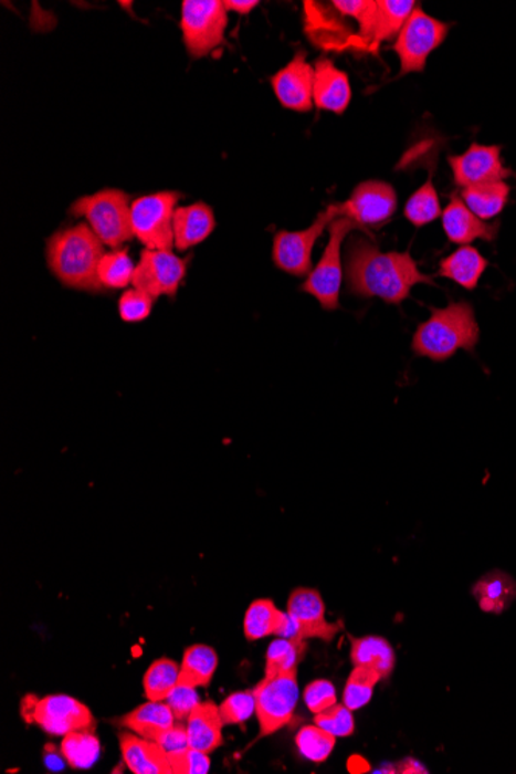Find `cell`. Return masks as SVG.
<instances>
[{
	"mask_svg": "<svg viewBox=\"0 0 516 774\" xmlns=\"http://www.w3.org/2000/svg\"><path fill=\"white\" fill-rule=\"evenodd\" d=\"M215 229L212 209L204 203L177 208L173 216L175 247L178 251H188L208 239Z\"/></svg>",
	"mask_w": 516,
	"mask_h": 774,
	"instance_id": "23",
	"label": "cell"
},
{
	"mask_svg": "<svg viewBox=\"0 0 516 774\" xmlns=\"http://www.w3.org/2000/svg\"><path fill=\"white\" fill-rule=\"evenodd\" d=\"M228 10L220 0H185L181 30L186 50L193 60L208 56L224 42Z\"/></svg>",
	"mask_w": 516,
	"mask_h": 774,
	"instance_id": "7",
	"label": "cell"
},
{
	"mask_svg": "<svg viewBox=\"0 0 516 774\" xmlns=\"http://www.w3.org/2000/svg\"><path fill=\"white\" fill-rule=\"evenodd\" d=\"M347 19L333 2H305L306 36L324 52H362L359 34L348 25Z\"/></svg>",
	"mask_w": 516,
	"mask_h": 774,
	"instance_id": "12",
	"label": "cell"
},
{
	"mask_svg": "<svg viewBox=\"0 0 516 774\" xmlns=\"http://www.w3.org/2000/svg\"><path fill=\"white\" fill-rule=\"evenodd\" d=\"M351 101V85L347 73L333 64L328 57H320L314 65V106L343 115Z\"/></svg>",
	"mask_w": 516,
	"mask_h": 774,
	"instance_id": "19",
	"label": "cell"
},
{
	"mask_svg": "<svg viewBox=\"0 0 516 774\" xmlns=\"http://www.w3.org/2000/svg\"><path fill=\"white\" fill-rule=\"evenodd\" d=\"M286 613L293 621L294 639L331 641L344 629L340 621L333 624L327 620L324 598L319 590L312 587L294 589L289 595Z\"/></svg>",
	"mask_w": 516,
	"mask_h": 774,
	"instance_id": "15",
	"label": "cell"
},
{
	"mask_svg": "<svg viewBox=\"0 0 516 774\" xmlns=\"http://www.w3.org/2000/svg\"><path fill=\"white\" fill-rule=\"evenodd\" d=\"M188 726L189 746L211 754L223 745L224 722L221 719L220 707L213 700H206L192 711L186 721Z\"/></svg>",
	"mask_w": 516,
	"mask_h": 774,
	"instance_id": "22",
	"label": "cell"
},
{
	"mask_svg": "<svg viewBox=\"0 0 516 774\" xmlns=\"http://www.w3.org/2000/svg\"><path fill=\"white\" fill-rule=\"evenodd\" d=\"M398 196L386 181L360 182L344 203V217L355 220L364 231L378 229L394 216Z\"/></svg>",
	"mask_w": 516,
	"mask_h": 774,
	"instance_id": "16",
	"label": "cell"
},
{
	"mask_svg": "<svg viewBox=\"0 0 516 774\" xmlns=\"http://www.w3.org/2000/svg\"><path fill=\"white\" fill-rule=\"evenodd\" d=\"M157 744H160L166 752H177V750L186 749L189 745L188 726L186 722H175L166 733H162L157 739Z\"/></svg>",
	"mask_w": 516,
	"mask_h": 774,
	"instance_id": "45",
	"label": "cell"
},
{
	"mask_svg": "<svg viewBox=\"0 0 516 774\" xmlns=\"http://www.w3.org/2000/svg\"><path fill=\"white\" fill-rule=\"evenodd\" d=\"M243 634L248 641H257L267 636L294 639L293 621L288 613H283L270 598H259L251 603L243 618Z\"/></svg>",
	"mask_w": 516,
	"mask_h": 774,
	"instance_id": "21",
	"label": "cell"
},
{
	"mask_svg": "<svg viewBox=\"0 0 516 774\" xmlns=\"http://www.w3.org/2000/svg\"><path fill=\"white\" fill-rule=\"evenodd\" d=\"M418 6L413 0H379L368 53H378L380 44L398 38Z\"/></svg>",
	"mask_w": 516,
	"mask_h": 774,
	"instance_id": "25",
	"label": "cell"
},
{
	"mask_svg": "<svg viewBox=\"0 0 516 774\" xmlns=\"http://www.w3.org/2000/svg\"><path fill=\"white\" fill-rule=\"evenodd\" d=\"M219 707L224 726L243 725L255 714L254 692L252 690L232 692Z\"/></svg>",
	"mask_w": 516,
	"mask_h": 774,
	"instance_id": "39",
	"label": "cell"
},
{
	"mask_svg": "<svg viewBox=\"0 0 516 774\" xmlns=\"http://www.w3.org/2000/svg\"><path fill=\"white\" fill-rule=\"evenodd\" d=\"M403 216L417 228H424L425 224L440 219L442 216L441 201L438 190L434 188L433 172H430L429 180L409 198Z\"/></svg>",
	"mask_w": 516,
	"mask_h": 774,
	"instance_id": "33",
	"label": "cell"
},
{
	"mask_svg": "<svg viewBox=\"0 0 516 774\" xmlns=\"http://www.w3.org/2000/svg\"><path fill=\"white\" fill-rule=\"evenodd\" d=\"M188 263L189 259H181L172 251L145 249L135 268L131 285L152 295L154 299L160 295H169L173 299L186 278Z\"/></svg>",
	"mask_w": 516,
	"mask_h": 774,
	"instance_id": "13",
	"label": "cell"
},
{
	"mask_svg": "<svg viewBox=\"0 0 516 774\" xmlns=\"http://www.w3.org/2000/svg\"><path fill=\"white\" fill-rule=\"evenodd\" d=\"M314 723L336 738H348L355 733V715L344 703H336L324 713L314 714Z\"/></svg>",
	"mask_w": 516,
	"mask_h": 774,
	"instance_id": "40",
	"label": "cell"
},
{
	"mask_svg": "<svg viewBox=\"0 0 516 774\" xmlns=\"http://www.w3.org/2000/svg\"><path fill=\"white\" fill-rule=\"evenodd\" d=\"M298 669L275 677H263L252 692L255 698V715L260 726V738L271 736L293 722L301 698Z\"/></svg>",
	"mask_w": 516,
	"mask_h": 774,
	"instance_id": "6",
	"label": "cell"
},
{
	"mask_svg": "<svg viewBox=\"0 0 516 774\" xmlns=\"http://www.w3.org/2000/svg\"><path fill=\"white\" fill-rule=\"evenodd\" d=\"M75 217H84L103 244L119 248L134 237L130 198L123 190L104 189L80 198L70 208Z\"/></svg>",
	"mask_w": 516,
	"mask_h": 774,
	"instance_id": "4",
	"label": "cell"
},
{
	"mask_svg": "<svg viewBox=\"0 0 516 774\" xmlns=\"http://www.w3.org/2000/svg\"><path fill=\"white\" fill-rule=\"evenodd\" d=\"M219 668V655L209 645H192L186 649L180 665L178 683L188 687H209Z\"/></svg>",
	"mask_w": 516,
	"mask_h": 774,
	"instance_id": "30",
	"label": "cell"
},
{
	"mask_svg": "<svg viewBox=\"0 0 516 774\" xmlns=\"http://www.w3.org/2000/svg\"><path fill=\"white\" fill-rule=\"evenodd\" d=\"M61 754L72 768H91L99 760V739L95 731H72L62 736Z\"/></svg>",
	"mask_w": 516,
	"mask_h": 774,
	"instance_id": "31",
	"label": "cell"
},
{
	"mask_svg": "<svg viewBox=\"0 0 516 774\" xmlns=\"http://www.w3.org/2000/svg\"><path fill=\"white\" fill-rule=\"evenodd\" d=\"M175 722L177 719H175L172 708L166 700L162 702L149 700V702L131 710L130 713L123 715L118 723L123 729H127L138 736L157 741L162 733L175 725Z\"/></svg>",
	"mask_w": 516,
	"mask_h": 774,
	"instance_id": "24",
	"label": "cell"
},
{
	"mask_svg": "<svg viewBox=\"0 0 516 774\" xmlns=\"http://www.w3.org/2000/svg\"><path fill=\"white\" fill-rule=\"evenodd\" d=\"M502 146H481L473 143L464 154L447 158L457 188H473L486 182L506 181L514 172L504 165Z\"/></svg>",
	"mask_w": 516,
	"mask_h": 774,
	"instance_id": "14",
	"label": "cell"
},
{
	"mask_svg": "<svg viewBox=\"0 0 516 774\" xmlns=\"http://www.w3.org/2000/svg\"><path fill=\"white\" fill-rule=\"evenodd\" d=\"M178 677H180V665L175 660L168 657L155 660L143 677L146 698L154 702L168 699L170 691L178 684Z\"/></svg>",
	"mask_w": 516,
	"mask_h": 774,
	"instance_id": "34",
	"label": "cell"
},
{
	"mask_svg": "<svg viewBox=\"0 0 516 774\" xmlns=\"http://www.w3.org/2000/svg\"><path fill=\"white\" fill-rule=\"evenodd\" d=\"M339 217H344V203L329 205L304 231L275 233L273 247L275 266L294 278H308L313 271V251L317 240Z\"/></svg>",
	"mask_w": 516,
	"mask_h": 774,
	"instance_id": "9",
	"label": "cell"
},
{
	"mask_svg": "<svg viewBox=\"0 0 516 774\" xmlns=\"http://www.w3.org/2000/svg\"><path fill=\"white\" fill-rule=\"evenodd\" d=\"M30 699L31 705L23 703L21 713L46 734L65 736L72 731H96L98 726L91 708L72 695L50 694L41 699L30 695Z\"/></svg>",
	"mask_w": 516,
	"mask_h": 774,
	"instance_id": "11",
	"label": "cell"
},
{
	"mask_svg": "<svg viewBox=\"0 0 516 774\" xmlns=\"http://www.w3.org/2000/svg\"><path fill=\"white\" fill-rule=\"evenodd\" d=\"M480 337L478 321L471 303L452 302L445 308H432L429 321L418 326L411 348L419 357L444 362L460 349L473 352Z\"/></svg>",
	"mask_w": 516,
	"mask_h": 774,
	"instance_id": "3",
	"label": "cell"
},
{
	"mask_svg": "<svg viewBox=\"0 0 516 774\" xmlns=\"http://www.w3.org/2000/svg\"><path fill=\"white\" fill-rule=\"evenodd\" d=\"M351 662L355 667L375 669L382 680L388 679L396 667V652L390 641L380 636L351 637Z\"/></svg>",
	"mask_w": 516,
	"mask_h": 774,
	"instance_id": "28",
	"label": "cell"
},
{
	"mask_svg": "<svg viewBox=\"0 0 516 774\" xmlns=\"http://www.w3.org/2000/svg\"><path fill=\"white\" fill-rule=\"evenodd\" d=\"M181 197L180 192L166 190L137 198L131 203V231L146 249L172 251L173 216Z\"/></svg>",
	"mask_w": 516,
	"mask_h": 774,
	"instance_id": "10",
	"label": "cell"
},
{
	"mask_svg": "<svg viewBox=\"0 0 516 774\" xmlns=\"http://www.w3.org/2000/svg\"><path fill=\"white\" fill-rule=\"evenodd\" d=\"M306 707L313 714L324 713L325 710L336 705V687L329 680L319 679L306 684L304 691Z\"/></svg>",
	"mask_w": 516,
	"mask_h": 774,
	"instance_id": "43",
	"label": "cell"
},
{
	"mask_svg": "<svg viewBox=\"0 0 516 774\" xmlns=\"http://www.w3.org/2000/svg\"><path fill=\"white\" fill-rule=\"evenodd\" d=\"M275 96L289 111L308 113L314 107V67L298 52L281 72L271 77Z\"/></svg>",
	"mask_w": 516,
	"mask_h": 774,
	"instance_id": "17",
	"label": "cell"
},
{
	"mask_svg": "<svg viewBox=\"0 0 516 774\" xmlns=\"http://www.w3.org/2000/svg\"><path fill=\"white\" fill-rule=\"evenodd\" d=\"M169 762L173 774H208L211 770L209 754L189 745L177 752H170Z\"/></svg>",
	"mask_w": 516,
	"mask_h": 774,
	"instance_id": "42",
	"label": "cell"
},
{
	"mask_svg": "<svg viewBox=\"0 0 516 774\" xmlns=\"http://www.w3.org/2000/svg\"><path fill=\"white\" fill-rule=\"evenodd\" d=\"M355 229L362 228L348 217H339L329 224V240L324 255L302 285V291L314 295L324 310H339L340 287L344 280V240Z\"/></svg>",
	"mask_w": 516,
	"mask_h": 774,
	"instance_id": "5",
	"label": "cell"
},
{
	"mask_svg": "<svg viewBox=\"0 0 516 774\" xmlns=\"http://www.w3.org/2000/svg\"><path fill=\"white\" fill-rule=\"evenodd\" d=\"M472 594L484 613L503 614L516 600V582L506 572L491 571L475 583Z\"/></svg>",
	"mask_w": 516,
	"mask_h": 774,
	"instance_id": "26",
	"label": "cell"
},
{
	"mask_svg": "<svg viewBox=\"0 0 516 774\" xmlns=\"http://www.w3.org/2000/svg\"><path fill=\"white\" fill-rule=\"evenodd\" d=\"M155 299L152 295L135 290L126 291L119 299L118 310L119 316L127 324H138L146 321L152 313Z\"/></svg>",
	"mask_w": 516,
	"mask_h": 774,
	"instance_id": "41",
	"label": "cell"
},
{
	"mask_svg": "<svg viewBox=\"0 0 516 774\" xmlns=\"http://www.w3.org/2000/svg\"><path fill=\"white\" fill-rule=\"evenodd\" d=\"M124 764L134 774H173L169 752L160 744L135 733H119Z\"/></svg>",
	"mask_w": 516,
	"mask_h": 774,
	"instance_id": "20",
	"label": "cell"
},
{
	"mask_svg": "<svg viewBox=\"0 0 516 774\" xmlns=\"http://www.w3.org/2000/svg\"><path fill=\"white\" fill-rule=\"evenodd\" d=\"M306 640L278 637L267 648L265 657V677L285 674V672L298 669V663L304 659Z\"/></svg>",
	"mask_w": 516,
	"mask_h": 774,
	"instance_id": "32",
	"label": "cell"
},
{
	"mask_svg": "<svg viewBox=\"0 0 516 774\" xmlns=\"http://www.w3.org/2000/svg\"><path fill=\"white\" fill-rule=\"evenodd\" d=\"M166 702L172 708L175 719L178 722H186L192 711L200 705V694H198L197 688L188 687V684L178 683L177 687L170 691Z\"/></svg>",
	"mask_w": 516,
	"mask_h": 774,
	"instance_id": "44",
	"label": "cell"
},
{
	"mask_svg": "<svg viewBox=\"0 0 516 774\" xmlns=\"http://www.w3.org/2000/svg\"><path fill=\"white\" fill-rule=\"evenodd\" d=\"M257 6V0H242V2L240 0H228V2H224L228 11H234V13L240 15L250 14Z\"/></svg>",
	"mask_w": 516,
	"mask_h": 774,
	"instance_id": "46",
	"label": "cell"
},
{
	"mask_svg": "<svg viewBox=\"0 0 516 774\" xmlns=\"http://www.w3.org/2000/svg\"><path fill=\"white\" fill-rule=\"evenodd\" d=\"M135 268L137 266L130 259L127 249L106 252L98 266L101 285L108 287V290H124L134 282Z\"/></svg>",
	"mask_w": 516,
	"mask_h": 774,
	"instance_id": "35",
	"label": "cell"
},
{
	"mask_svg": "<svg viewBox=\"0 0 516 774\" xmlns=\"http://www.w3.org/2000/svg\"><path fill=\"white\" fill-rule=\"evenodd\" d=\"M509 196L510 186L506 181L473 186L461 194L465 206L483 221L496 219L506 208Z\"/></svg>",
	"mask_w": 516,
	"mask_h": 774,
	"instance_id": "29",
	"label": "cell"
},
{
	"mask_svg": "<svg viewBox=\"0 0 516 774\" xmlns=\"http://www.w3.org/2000/svg\"><path fill=\"white\" fill-rule=\"evenodd\" d=\"M333 6L337 8L348 19H355L359 25V38L362 42V52L368 53L370 49V39L372 23H375L376 11H378V2L375 0H335Z\"/></svg>",
	"mask_w": 516,
	"mask_h": 774,
	"instance_id": "38",
	"label": "cell"
},
{
	"mask_svg": "<svg viewBox=\"0 0 516 774\" xmlns=\"http://www.w3.org/2000/svg\"><path fill=\"white\" fill-rule=\"evenodd\" d=\"M450 29L452 23L438 21L419 6L414 8L393 45L401 61L399 76L424 72L427 60L445 41Z\"/></svg>",
	"mask_w": 516,
	"mask_h": 774,
	"instance_id": "8",
	"label": "cell"
},
{
	"mask_svg": "<svg viewBox=\"0 0 516 774\" xmlns=\"http://www.w3.org/2000/svg\"><path fill=\"white\" fill-rule=\"evenodd\" d=\"M104 252L103 241L88 224L62 229L46 241V263L62 285L88 293H101L104 286L98 266Z\"/></svg>",
	"mask_w": 516,
	"mask_h": 774,
	"instance_id": "2",
	"label": "cell"
},
{
	"mask_svg": "<svg viewBox=\"0 0 516 774\" xmlns=\"http://www.w3.org/2000/svg\"><path fill=\"white\" fill-rule=\"evenodd\" d=\"M488 268V260L481 255L478 249L461 247L440 263L441 278L452 280L464 290L473 291Z\"/></svg>",
	"mask_w": 516,
	"mask_h": 774,
	"instance_id": "27",
	"label": "cell"
},
{
	"mask_svg": "<svg viewBox=\"0 0 516 774\" xmlns=\"http://www.w3.org/2000/svg\"><path fill=\"white\" fill-rule=\"evenodd\" d=\"M442 228L450 243L468 247L476 240L495 241L499 231V221L487 223L478 219L465 206L463 198L452 196L447 208L442 211Z\"/></svg>",
	"mask_w": 516,
	"mask_h": 774,
	"instance_id": "18",
	"label": "cell"
},
{
	"mask_svg": "<svg viewBox=\"0 0 516 774\" xmlns=\"http://www.w3.org/2000/svg\"><path fill=\"white\" fill-rule=\"evenodd\" d=\"M336 736L320 729L319 725H305L296 734V745L298 753L305 760L322 764L335 752Z\"/></svg>",
	"mask_w": 516,
	"mask_h": 774,
	"instance_id": "37",
	"label": "cell"
},
{
	"mask_svg": "<svg viewBox=\"0 0 516 774\" xmlns=\"http://www.w3.org/2000/svg\"><path fill=\"white\" fill-rule=\"evenodd\" d=\"M345 279L349 293L364 299L378 297L388 305H399L421 283L434 285L409 252H382L365 239L349 241Z\"/></svg>",
	"mask_w": 516,
	"mask_h": 774,
	"instance_id": "1",
	"label": "cell"
},
{
	"mask_svg": "<svg viewBox=\"0 0 516 774\" xmlns=\"http://www.w3.org/2000/svg\"><path fill=\"white\" fill-rule=\"evenodd\" d=\"M382 680L378 671L370 668L355 667L345 683L343 703L351 711L360 710L371 702L376 684Z\"/></svg>",
	"mask_w": 516,
	"mask_h": 774,
	"instance_id": "36",
	"label": "cell"
}]
</instances>
